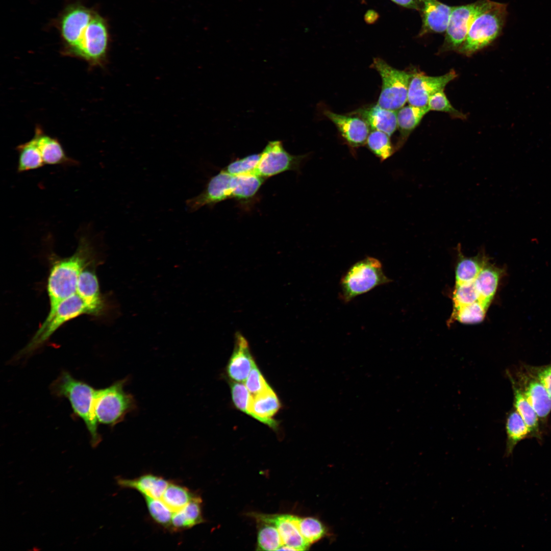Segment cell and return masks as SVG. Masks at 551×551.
<instances>
[{
  "label": "cell",
  "instance_id": "cell-30",
  "mask_svg": "<svg viewBox=\"0 0 551 551\" xmlns=\"http://www.w3.org/2000/svg\"><path fill=\"white\" fill-rule=\"evenodd\" d=\"M16 151L18 154L17 167L18 172L38 169L45 165L34 137L18 145Z\"/></svg>",
  "mask_w": 551,
  "mask_h": 551
},
{
  "label": "cell",
  "instance_id": "cell-26",
  "mask_svg": "<svg viewBox=\"0 0 551 551\" xmlns=\"http://www.w3.org/2000/svg\"><path fill=\"white\" fill-rule=\"evenodd\" d=\"M251 515L258 522L257 549L280 550L282 540L276 525L267 519L264 514L252 513Z\"/></svg>",
  "mask_w": 551,
  "mask_h": 551
},
{
  "label": "cell",
  "instance_id": "cell-34",
  "mask_svg": "<svg viewBox=\"0 0 551 551\" xmlns=\"http://www.w3.org/2000/svg\"><path fill=\"white\" fill-rule=\"evenodd\" d=\"M366 143L368 148L378 157L381 161L389 158L394 152L390 136L380 131L373 130L370 133Z\"/></svg>",
  "mask_w": 551,
  "mask_h": 551
},
{
  "label": "cell",
  "instance_id": "cell-24",
  "mask_svg": "<svg viewBox=\"0 0 551 551\" xmlns=\"http://www.w3.org/2000/svg\"><path fill=\"white\" fill-rule=\"evenodd\" d=\"M458 261L455 269V285H462L474 281L478 274L483 268L489 258L483 251L475 256H464L461 251V245L458 244Z\"/></svg>",
  "mask_w": 551,
  "mask_h": 551
},
{
  "label": "cell",
  "instance_id": "cell-42",
  "mask_svg": "<svg viewBox=\"0 0 551 551\" xmlns=\"http://www.w3.org/2000/svg\"><path fill=\"white\" fill-rule=\"evenodd\" d=\"M529 371L542 384L551 396V365L534 368Z\"/></svg>",
  "mask_w": 551,
  "mask_h": 551
},
{
  "label": "cell",
  "instance_id": "cell-38",
  "mask_svg": "<svg viewBox=\"0 0 551 551\" xmlns=\"http://www.w3.org/2000/svg\"><path fill=\"white\" fill-rule=\"evenodd\" d=\"M261 153L253 154L240 159H237L230 163L224 170L232 176L253 173L258 165Z\"/></svg>",
  "mask_w": 551,
  "mask_h": 551
},
{
  "label": "cell",
  "instance_id": "cell-15",
  "mask_svg": "<svg viewBox=\"0 0 551 551\" xmlns=\"http://www.w3.org/2000/svg\"><path fill=\"white\" fill-rule=\"evenodd\" d=\"M518 377V383L516 382L529 403L539 418H546L551 411V396L529 371L527 373H520Z\"/></svg>",
  "mask_w": 551,
  "mask_h": 551
},
{
  "label": "cell",
  "instance_id": "cell-6",
  "mask_svg": "<svg viewBox=\"0 0 551 551\" xmlns=\"http://www.w3.org/2000/svg\"><path fill=\"white\" fill-rule=\"evenodd\" d=\"M90 313L87 306L76 293L49 309L43 322L19 356L31 354L43 345L63 324L77 317Z\"/></svg>",
  "mask_w": 551,
  "mask_h": 551
},
{
  "label": "cell",
  "instance_id": "cell-20",
  "mask_svg": "<svg viewBox=\"0 0 551 551\" xmlns=\"http://www.w3.org/2000/svg\"><path fill=\"white\" fill-rule=\"evenodd\" d=\"M34 137L45 165L69 166L78 164L76 160L67 156L58 139L45 134L40 127H36Z\"/></svg>",
  "mask_w": 551,
  "mask_h": 551
},
{
  "label": "cell",
  "instance_id": "cell-35",
  "mask_svg": "<svg viewBox=\"0 0 551 551\" xmlns=\"http://www.w3.org/2000/svg\"><path fill=\"white\" fill-rule=\"evenodd\" d=\"M148 511L152 518L165 528H170L173 511L161 499L144 497Z\"/></svg>",
  "mask_w": 551,
  "mask_h": 551
},
{
  "label": "cell",
  "instance_id": "cell-5",
  "mask_svg": "<svg viewBox=\"0 0 551 551\" xmlns=\"http://www.w3.org/2000/svg\"><path fill=\"white\" fill-rule=\"evenodd\" d=\"M507 6L506 4L491 1L472 22L459 52L470 56L494 41L505 25Z\"/></svg>",
  "mask_w": 551,
  "mask_h": 551
},
{
  "label": "cell",
  "instance_id": "cell-9",
  "mask_svg": "<svg viewBox=\"0 0 551 551\" xmlns=\"http://www.w3.org/2000/svg\"><path fill=\"white\" fill-rule=\"evenodd\" d=\"M491 2L490 0H479L471 4L452 7L442 51H459L466 38L472 22L488 7Z\"/></svg>",
  "mask_w": 551,
  "mask_h": 551
},
{
  "label": "cell",
  "instance_id": "cell-12",
  "mask_svg": "<svg viewBox=\"0 0 551 551\" xmlns=\"http://www.w3.org/2000/svg\"><path fill=\"white\" fill-rule=\"evenodd\" d=\"M232 175L223 169L211 177L204 190L198 195L186 201L188 211L193 212L204 206L215 204L232 198L231 180Z\"/></svg>",
  "mask_w": 551,
  "mask_h": 551
},
{
  "label": "cell",
  "instance_id": "cell-13",
  "mask_svg": "<svg viewBox=\"0 0 551 551\" xmlns=\"http://www.w3.org/2000/svg\"><path fill=\"white\" fill-rule=\"evenodd\" d=\"M419 11L422 25L419 33L421 36L428 33L445 32L448 26L452 7L438 0H419Z\"/></svg>",
  "mask_w": 551,
  "mask_h": 551
},
{
  "label": "cell",
  "instance_id": "cell-23",
  "mask_svg": "<svg viewBox=\"0 0 551 551\" xmlns=\"http://www.w3.org/2000/svg\"><path fill=\"white\" fill-rule=\"evenodd\" d=\"M357 113L373 130L383 132L390 137L397 128V111L387 109L377 104L361 109Z\"/></svg>",
  "mask_w": 551,
  "mask_h": 551
},
{
  "label": "cell",
  "instance_id": "cell-28",
  "mask_svg": "<svg viewBox=\"0 0 551 551\" xmlns=\"http://www.w3.org/2000/svg\"><path fill=\"white\" fill-rule=\"evenodd\" d=\"M429 111L428 106L418 107L411 105L403 106L397 111V124L401 137L398 148L401 146Z\"/></svg>",
  "mask_w": 551,
  "mask_h": 551
},
{
  "label": "cell",
  "instance_id": "cell-41",
  "mask_svg": "<svg viewBox=\"0 0 551 551\" xmlns=\"http://www.w3.org/2000/svg\"><path fill=\"white\" fill-rule=\"evenodd\" d=\"M245 385L253 395L261 393L271 388L256 363L253 366L245 380Z\"/></svg>",
  "mask_w": 551,
  "mask_h": 551
},
{
  "label": "cell",
  "instance_id": "cell-39",
  "mask_svg": "<svg viewBox=\"0 0 551 551\" xmlns=\"http://www.w3.org/2000/svg\"><path fill=\"white\" fill-rule=\"evenodd\" d=\"M230 386L234 405L237 409L247 415L252 397V394L246 386L241 382L232 381L230 383Z\"/></svg>",
  "mask_w": 551,
  "mask_h": 551
},
{
  "label": "cell",
  "instance_id": "cell-14",
  "mask_svg": "<svg viewBox=\"0 0 551 551\" xmlns=\"http://www.w3.org/2000/svg\"><path fill=\"white\" fill-rule=\"evenodd\" d=\"M324 114L336 126L344 139L352 148L363 145L369 135V126L362 118L326 110Z\"/></svg>",
  "mask_w": 551,
  "mask_h": 551
},
{
  "label": "cell",
  "instance_id": "cell-11",
  "mask_svg": "<svg viewBox=\"0 0 551 551\" xmlns=\"http://www.w3.org/2000/svg\"><path fill=\"white\" fill-rule=\"evenodd\" d=\"M457 76L454 70L439 76L413 73L409 85L407 102L409 105L415 106H427L430 97L438 91L444 89Z\"/></svg>",
  "mask_w": 551,
  "mask_h": 551
},
{
  "label": "cell",
  "instance_id": "cell-27",
  "mask_svg": "<svg viewBox=\"0 0 551 551\" xmlns=\"http://www.w3.org/2000/svg\"><path fill=\"white\" fill-rule=\"evenodd\" d=\"M265 179L253 173L232 175L231 186L232 198L240 201L252 199L256 195Z\"/></svg>",
  "mask_w": 551,
  "mask_h": 551
},
{
  "label": "cell",
  "instance_id": "cell-22",
  "mask_svg": "<svg viewBox=\"0 0 551 551\" xmlns=\"http://www.w3.org/2000/svg\"><path fill=\"white\" fill-rule=\"evenodd\" d=\"M117 484L122 488L138 491L143 497L161 499L169 482L153 474L142 475L133 479L118 478Z\"/></svg>",
  "mask_w": 551,
  "mask_h": 551
},
{
  "label": "cell",
  "instance_id": "cell-1",
  "mask_svg": "<svg viewBox=\"0 0 551 551\" xmlns=\"http://www.w3.org/2000/svg\"><path fill=\"white\" fill-rule=\"evenodd\" d=\"M56 24L62 53L86 61L90 66L105 65L110 43L108 21L99 13L76 3L68 5Z\"/></svg>",
  "mask_w": 551,
  "mask_h": 551
},
{
  "label": "cell",
  "instance_id": "cell-2",
  "mask_svg": "<svg viewBox=\"0 0 551 551\" xmlns=\"http://www.w3.org/2000/svg\"><path fill=\"white\" fill-rule=\"evenodd\" d=\"M93 253L90 240L85 236H81L73 254L57 260L53 264L47 283L50 309L76 293L79 277L92 261Z\"/></svg>",
  "mask_w": 551,
  "mask_h": 551
},
{
  "label": "cell",
  "instance_id": "cell-31",
  "mask_svg": "<svg viewBox=\"0 0 551 551\" xmlns=\"http://www.w3.org/2000/svg\"><path fill=\"white\" fill-rule=\"evenodd\" d=\"M507 441L506 456H509L521 440L531 436L530 431L519 413L515 410L511 412L506 424Z\"/></svg>",
  "mask_w": 551,
  "mask_h": 551
},
{
  "label": "cell",
  "instance_id": "cell-8",
  "mask_svg": "<svg viewBox=\"0 0 551 551\" xmlns=\"http://www.w3.org/2000/svg\"><path fill=\"white\" fill-rule=\"evenodd\" d=\"M372 66L382 80V90L377 105L397 111L407 102L408 91L413 73L395 69L380 58L373 59Z\"/></svg>",
  "mask_w": 551,
  "mask_h": 551
},
{
  "label": "cell",
  "instance_id": "cell-43",
  "mask_svg": "<svg viewBox=\"0 0 551 551\" xmlns=\"http://www.w3.org/2000/svg\"><path fill=\"white\" fill-rule=\"evenodd\" d=\"M362 3H363L365 0H361ZM395 4L406 8L407 9H410L419 11V0H390Z\"/></svg>",
  "mask_w": 551,
  "mask_h": 551
},
{
  "label": "cell",
  "instance_id": "cell-18",
  "mask_svg": "<svg viewBox=\"0 0 551 551\" xmlns=\"http://www.w3.org/2000/svg\"><path fill=\"white\" fill-rule=\"evenodd\" d=\"M255 363L247 341L237 333L234 348L226 368L228 375L234 381L244 382Z\"/></svg>",
  "mask_w": 551,
  "mask_h": 551
},
{
  "label": "cell",
  "instance_id": "cell-10",
  "mask_svg": "<svg viewBox=\"0 0 551 551\" xmlns=\"http://www.w3.org/2000/svg\"><path fill=\"white\" fill-rule=\"evenodd\" d=\"M261 153V157L254 173L267 179L289 170H299L304 155H293L289 153L279 140L268 142Z\"/></svg>",
  "mask_w": 551,
  "mask_h": 551
},
{
  "label": "cell",
  "instance_id": "cell-33",
  "mask_svg": "<svg viewBox=\"0 0 551 551\" xmlns=\"http://www.w3.org/2000/svg\"><path fill=\"white\" fill-rule=\"evenodd\" d=\"M488 309L478 300L452 312L448 323H452L454 321L465 324L481 322L484 319Z\"/></svg>",
  "mask_w": 551,
  "mask_h": 551
},
{
  "label": "cell",
  "instance_id": "cell-19",
  "mask_svg": "<svg viewBox=\"0 0 551 551\" xmlns=\"http://www.w3.org/2000/svg\"><path fill=\"white\" fill-rule=\"evenodd\" d=\"M281 407L280 400L271 387L261 393L252 395L247 415L273 430H277L278 422L272 417L277 413Z\"/></svg>",
  "mask_w": 551,
  "mask_h": 551
},
{
  "label": "cell",
  "instance_id": "cell-4",
  "mask_svg": "<svg viewBox=\"0 0 551 551\" xmlns=\"http://www.w3.org/2000/svg\"><path fill=\"white\" fill-rule=\"evenodd\" d=\"M391 282L378 259L366 257L353 264L340 281V299L348 303L358 296Z\"/></svg>",
  "mask_w": 551,
  "mask_h": 551
},
{
  "label": "cell",
  "instance_id": "cell-40",
  "mask_svg": "<svg viewBox=\"0 0 551 551\" xmlns=\"http://www.w3.org/2000/svg\"><path fill=\"white\" fill-rule=\"evenodd\" d=\"M427 106L430 111L446 112L460 118L464 117L463 114L452 105L444 92V89L433 94L429 99Z\"/></svg>",
  "mask_w": 551,
  "mask_h": 551
},
{
  "label": "cell",
  "instance_id": "cell-44",
  "mask_svg": "<svg viewBox=\"0 0 551 551\" xmlns=\"http://www.w3.org/2000/svg\"><path fill=\"white\" fill-rule=\"evenodd\" d=\"M371 11L370 12H368L366 14L365 20L368 22H369V21H371V22L372 20L376 19V13H375V12H373L372 15H371Z\"/></svg>",
  "mask_w": 551,
  "mask_h": 551
},
{
  "label": "cell",
  "instance_id": "cell-3",
  "mask_svg": "<svg viewBox=\"0 0 551 551\" xmlns=\"http://www.w3.org/2000/svg\"><path fill=\"white\" fill-rule=\"evenodd\" d=\"M53 393L67 398L72 410L84 422L90 435V444L96 447L102 440L98 432V422L94 413L96 390L90 385L63 371L52 384Z\"/></svg>",
  "mask_w": 551,
  "mask_h": 551
},
{
  "label": "cell",
  "instance_id": "cell-21",
  "mask_svg": "<svg viewBox=\"0 0 551 551\" xmlns=\"http://www.w3.org/2000/svg\"><path fill=\"white\" fill-rule=\"evenodd\" d=\"M505 273V269L488 261L475 279L474 283L479 296V300L489 308L497 290L499 282Z\"/></svg>",
  "mask_w": 551,
  "mask_h": 551
},
{
  "label": "cell",
  "instance_id": "cell-37",
  "mask_svg": "<svg viewBox=\"0 0 551 551\" xmlns=\"http://www.w3.org/2000/svg\"><path fill=\"white\" fill-rule=\"evenodd\" d=\"M298 527L306 543L311 544L319 540L324 534L321 523L313 517L298 518Z\"/></svg>",
  "mask_w": 551,
  "mask_h": 551
},
{
  "label": "cell",
  "instance_id": "cell-25",
  "mask_svg": "<svg viewBox=\"0 0 551 551\" xmlns=\"http://www.w3.org/2000/svg\"><path fill=\"white\" fill-rule=\"evenodd\" d=\"M201 498L195 495L185 506L173 513L170 529L182 531L204 522Z\"/></svg>",
  "mask_w": 551,
  "mask_h": 551
},
{
  "label": "cell",
  "instance_id": "cell-32",
  "mask_svg": "<svg viewBox=\"0 0 551 551\" xmlns=\"http://www.w3.org/2000/svg\"><path fill=\"white\" fill-rule=\"evenodd\" d=\"M195 496L187 488L169 482L161 499L174 512L183 508Z\"/></svg>",
  "mask_w": 551,
  "mask_h": 551
},
{
  "label": "cell",
  "instance_id": "cell-7",
  "mask_svg": "<svg viewBox=\"0 0 551 551\" xmlns=\"http://www.w3.org/2000/svg\"><path fill=\"white\" fill-rule=\"evenodd\" d=\"M126 380L96 390L94 413L98 423L113 426L122 421L135 406L133 397L123 389Z\"/></svg>",
  "mask_w": 551,
  "mask_h": 551
},
{
  "label": "cell",
  "instance_id": "cell-29",
  "mask_svg": "<svg viewBox=\"0 0 551 551\" xmlns=\"http://www.w3.org/2000/svg\"><path fill=\"white\" fill-rule=\"evenodd\" d=\"M511 382L514 394V405L516 411L519 413L528 427L531 435L540 438L538 416L531 405L529 403L515 380L510 373L508 374Z\"/></svg>",
  "mask_w": 551,
  "mask_h": 551
},
{
  "label": "cell",
  "instance_id": "cell-16",
  "mask_svg": "<svg viewBox=\"0 0 551 551\" xmlns=\"http://www.w3.org/2000/svg\"><path fill=\"white\" fill-rule=\"evenodd\" d=\"M84 302L90 315H102L106 308L104 298L100 292L96 273L93 270L84 269L80 274L76 292Z\"/></svg>",
  "mask_w": 551,
  "mask_h": 551
},
{
  "label": "cell",
  "instance_id": "cell-36",
  "mask_svg": "<svg viewBox=\"0 0 551 551\" xmlns=\"http://www.w3.org/2000/svg\"><path fill=\"white\" fill-rule=\"evenodd\" d=\"M452 299L453 303L452 312L457 311L463 306L479 300V296L474 281L462 285H455Z\"/></svg>",
  "mask_w": 551,
  "mask_h": 551
},
{
  "label": "cell",
  "instance_id": "cell-17",
  "mask_svg": "<svg viewBox=\"0 0 551 551\" xmlns=\"http://www.w3.org/2000/svg\"><path fill=\"white\" fill-rule=\"evenodd\" d=\"M264 515L278 529L283 544L280 550H304L309 546L299 531V517L290 514Z\"/></svg>",
  "mask_w": 551,
  "mask_h": 551
}]
</instances>
